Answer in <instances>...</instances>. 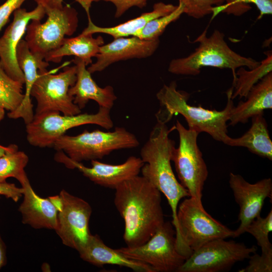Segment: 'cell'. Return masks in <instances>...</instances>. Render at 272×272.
<instances>
[{
  "instance_id": "obj_1",
  "label": "cell",
  "mask_w": 272,
  "mask_h": 272,
  "mask_svg": "<svg viewBox=\"0 0 272 272\" xmlns=\"http://www.w3.org/2000/svg\"><path fill=\"white\" fill-rule=\"evenodd\" d=\"M114 203L124 222L123 240L127 247L146 242L164 223L161 193L139 175L115 189Z\"/></svg>"
},
{
  "instance_id": "obj_2",
  "label": "cell",
  "mask_w": 272,
  "mask_h": 272,
  "mask_svg": "<svg viewBox=\"0 0 272 272\" xmlns=\"http://www.w3.org/2000/svg\"><path fill=\"white\" fill-rule=\"evenodd\" d=\"M171 130L164 123L157 122L153 127L141 149L140 158L144 163L141 172L166 197L172 211V224L176 231L179 202L189 195L178 181L172 169L171 162L175 143L169 137Z\"/></svg>"
},
{
  "instance_id": "obj_3",
  "label": "cell",
  "mask_w": 272,
  "mask_h": 272,
  "mask_svg": "<svg viewBox=\"0 0 272 272\" xmlns=\"http://www.w3.org/2000/svg\"><path fill=\"white\" fill-rule=\"evenodd\" d=\"M232 93V87L226 92L227 101L223 110L208 109L188 104L189 95L178 90L175 81L168 85L164 84L156 94L160 105L156 114L157 121L166 124L174 115L179 114L185 118L189 129L199 133H207L215 140L224 144L229 137L227 122L234 106Z\"/></svg>"
},
{
  "instance_id": "obj_4",
  "label": "cell",
  "mask_w": 272,
  "mask_h": 272,
  "mask_svg": "<svg viewBox=\"0 0 272 272\" xmlns=\"http://www.w3.org/2000/svg\"><path fill=\"white\" fill-rule=\"evenodd\" d=\"M225 35L215 30L207 36V28L193 41L198 47L188 56L173 59L168 66L169 72L178 75L196 76L204 67L228 69L232 71L233 80L236 71L240 67L252 69L260 61L242 56L232 49L224 39Z\"/></svg>"
},
{
  "instance_id": "obj_5",
  "label": "cell",
  "mask_w": 272,
  "mask_h": 272,
  "mask_svg": "<svg viewBox=\"0 0 272 272\" xmlns=\"http://www.w3.org/2000/svg\"><path fill=\"white\" fill-rule=\"evenodd\" d=\"M177 220L176 248L186 259L211 240L233 236L234 231L213 218L190 197L178 207Z\"/></svg>"
},
{
  "instance_id": "obj_6",
  "label": "cell",
  "mask_w": 272,
  "mask_h": 272,
  "mask_svg": "<svg viewBox=\"0 0 272 272\" xmlns=\"http://www.w3.org/2000/svg\"><path fill=\"white\" fill-rule=\"evenodd\" d=\"M140 145L137 137L123 127L113 131L85 130L76 135L65 134L59 137L52 147L62 151L71 160L82 162L101 159L114 151L133 149Z\"/></svg>"
},
{
  "instance_id": "obj_7",
  "label": "cell",
  "mask_w": 272,
  "mask_h": 272,
  "mask_svg": "<svg viewBox=\"0 0 272 272\" xmlns=\"http://www.w3.org/2000/svg\"><path fill=\"white\" fill-rule=\"evenodd\" d=\"M44 8L47 20L41 23L39 20H32L27 25L25 40L31 52L44 59L51 51L58 48L65 36H71L78 26L77 11L69 5L61 8H51L43 0H35Z\"/></svg>"
},
{
  "instance_id": "obj_8",
  "label": "cell",
  "mask_w": 272,
  "mask_h": 272,
  "mask_svg": "<svg viewBox=\"0 0 272 272\" xmlns=\"http://www.w3.org/2000/svg\"><path fill=\"white\" fill-rule=\"evenodd\" d=\"M110 109L99 107L94 114L61 115L50 112L35 115L26 125V138L30 145L39 148L52 147L69 129L85 124H96L109 130L113 127Z\"/></svg>"
},
{
  "instance_id": "obj_9",
  "label": "cell",
  "mask_w": 272,
  "mask_h": 272,
  "mask_svg": "<svg viewBox=\"0 0 272 272\" xmlns=\"http://www.w3.org/2000/svg\"><path fill=\"white\" fill-rule=\"evenodd\" d=\"M174 128L178 133L179 145L174 148L171 160L179 182L187 190L189 197L203 206L202 192L208 171L197 145L199 133L186 128L178 120Z\"/></svg>"
},
{
  "instance_id": "obj_10",
  "label": "cell",
  "mask_w": 272,
  "mask_h": 272,
  "mask_svg": "<svg viewBox=\"0 0 272 272\" xmlns=\"http://www.w3.org/2000/svg\"><path fill=\"white\" fill-rule=\"evenodd\" d=\"M38 77L30 92L37 102L35 115L50 112H61L64 115H76L81 109L74 103L69 94L77 80L76 65L66 66L62 72L52 74L47 70L38 71Z\"/></svg>"
},
{
  "instance_id": "obj_11",
  "label": "cell",
  "mask_w": 272,
  "mask_h": 272,
  "mask_svg": "<svg viewBox=\"0 0 272 272\" xmlns=\"http://www.w3.org/2000/svg\"><path fill=\"white\" fill-rule=\"evenodd\" d=\"M173 227L170 222H165L142 245L117 250L129 259L149 265L154 272L177 271L186 259L177 249Z\"/></svg>"
},
{
  "instance_id": "obj_12",
  "label": "cell",
  "mask_w": 272,
  "mask_h": 272,
  "mask_svg": "<svg viewBox=\"0 0 272 272\" xmlns=\"http://www.w3.org/2000/svg\"><path fill=\"white\" fill-rule=\"evenodd\" d=\"M218 238L194 251L177 272H219L230 269L235 263L249 259L256 252L255 246Z\"/></svg>"
},
{
  "instance_id": "obj_13",
  "label": "cell",
  "mask_w": 272,
  "mask_h": 272,
  "mask_svg": "<svg viewBox=\"0 0 272 272\" xmlns=\"http://www.w3.org/2000/svg\"><path fill=\"white\" fill-rule=\"evenodd\" d=\"M57 226L54 230L65 246L78 251L91 234L89 221L92 209L83 199L62 189L58 194Z\"/></svg>"
},
{
  "instance_id": "obj_14",
  "label": "cell",
  "mask_w": 272,
  "mask_h": 272,
  "mask_svg": "<svg viewBox=\"0 0 272 272\" xmlns=\"http://www.w3.org/2000/svg\"><path fill=\"white\" fill-rule=\"evenodd\" d=\"M54 159L69 169H78L94 183L113 189L123 182L138 175L144 164L141 158L131 156L124 162L116 165L92 160L89 167L71 160L61 151H57Z\"/></svg>"
},
{
  "instance_id": "obj_15",
  "label": "cell",
  "mask_w": 272,
  "mask_h": 272,
  "mask_svg": "<svg viewBox=\"0 0 272 272\" xmlns=\"http://www.w3.org/2000/svg\"><path fill=\"white\" fill-rule=\"evenodd\" d=\"M229 186L233 191L235 200L239 206V227L234 231L233 238L245 232L247 226L260 215L265 199L271 197V178L262 179L255 183H250L239 174L230 173Z\"/></svg>"
},
{
  "instance_id": "obj_16",
  "label": "cell",
  "mask_w": 272,
  "mask_h": 272,
  "mask_svg": "<svg viewBox=\"0 0 272 272\" xmlns=\"http://www.w3.org/2000/svg\"><path fill=\"white\" fill-rule=\"evenodd\" d=\"M35 2L37 7L31 11L20 8L14 12L12 22L0 38V64L11 78L23 84L24 76L17 60V48L29 22L32 20H41L45 15L42 4Z\"/></svg>"
},
{
  "instance_id": "obj_17",
  "label": "cell",
  "mask_w": 272,
  "mask_h": 272,
  "mask_svg": "<svg viewBox=\"0 0 272 272\" xmlns=\"http://www.w3.org/2000/svg\"><path fill=\"white\" fill-rule=\"evenodd\" d=\"M159 44V39L144 40L137 37H119L100 46L96 55L97 60L87 69L91 74L101 72L120 60L143 58L153 54Z\"/></svg>"
},
{
  "instance_id": "obj_18",
  "label": "cell",
  "mask_w": 272,
  "mask_h": 272,
  "mask_svg": "<svg viewBox=\"0 0 272 272\" xmlns=\"http://www.w3.org/2000/svg\"><path fill=\"white\" fill-rule=\"evenodd\" d=\"M18 181L23 190V200L18 209L22 215V222L36 229L55 230L58 210L51 197L43 198L37 195L26 174Z\"/></svg>"
},
{
  "instance_id": "obj_19",
  "label": "cell",
  "mask_w": 272,
  "mask_h": 272,
  "mask_svg": "<svg viewBox=\"0 0 272 272\" xmlns=\"http://www.w3.org/2000/svg\"><path fill=\"white\" fill-rule=\"evenodd\" d=\"M18 64L23 73L25 92L24 99L15 110L10 111L8 116L12 119L22 118L26 124L33 119L34 113L30 98L32 87L38 77V71L47 69L49 63L33 54L25 40L19 42L16 52Z\"/></svg>"
},
{
  "instance_id": "obj_20",
  "label": "cell",
  "mask_w": 272,
  "mask_h": 272,
  "mask_svg": "<svg viewBox=\"0 0 272 272\" xmlns=\"http://www.w3.org/2000/svg\"><path fill=\"white\" fill-rule=\"evenodd\" d=\"M73 61L77 67V80L70 88L69 94L73 98L74 103L82 109L92 100L96 102L99 107L111 109L117 99L113 87H99L92 78L83 60L75 57Z\"/></svg>"
},
{
  "instance_id": "obj_21",
  "label": "cell",
  "mask_w": 272,
  "mask_h": 272,
  "mask_svg": "<svg viewBox=\"0 0 272 272\" xmlns=\"http://www.w3.org/2000/svg\"><path fill=\"white\" fill-rule=\"evenodd\" d=\"M78 252L82 259L96 266L114 265L137 272H154L149 265L129 259L117 249L108 247L97 234H91L86 244Z\"/></svg>"
},
{
  "instance_id": "obj_22",
  "label": "cell",
  "mask_w": 272,
  "mask_h": 272,
  "mask_svg": "<svg viewBox=\"0 0 272 272\" xmlns=\"http://www.w3.org/2000/svg\"><path fill=\"white\" fill-rule=\"evenodd\" d=\"M245 99L233 106L229 120L230 125L245 123L250 118L263 114L265 110L272 109V72L251 88Z\"/></svg>"
},
{
  "instance_id": "obj_23",
  "label": "cell",
  "mask_w": 272,
  "mask_h": 272,
  "mask_svg": "<svg viewBox=\"0 0 272 272\" xmlns=\"http://www.w3.org/2000/svg\"><path fill=\"white\" fill-rule=\"evenodd\" d=\"M177 7L171 4L159 2L154 4L153 10L143 13L141 16L122 24L111 27H101L95 25L92 20L88 21V25L82 34L99 33L111 35L114 39L129 36L137 37L141 30L151 20L172 13Z\"/></svg>"
},
{
  "instance_id": "obj_24",
  "label": "cell",
  "mask_w": 272,
  "mask_h": 272,
  "mask_svg": "<svg viewBox=\"0 0 272 272\" xmlns=\"http://www.w3.org/2000/svg\"><path fill=\"white\" fill-rule=\"evenodd\" d=\"M104 40L101 36L96 38L92 34H82L66 38L57 49L48 53L44 57L47 62H60L65 56L74 55L83 60L86 66L92 63V58L95 57Z\"/></svg>"
},
{
  "instance_id": "obj_25",
  "label": "cell",
  "mask_w": 272,
  "mask_h": 272,
  "mask_svg": "<svg viewBox=\"0 0 272 272\" xmlns=\"http://www.w3.org/2000/svg\"><path fill=\"white\" fill-rule=\"evenodd\" d=\"M251 121L250 127L245 133L237 138L229 137L224 144L246 148L251 153L271 161L272 142L263 114L252 117Z\"/></svg>"
},
{
  "instance_id": "obj_26",
  "label": "cell",
  "mask_w": 272,
  "mask_h": 272,
  "mask_svg": "<svg viewBox=\"0 0 272 272\" xmlns=\"http://www.w3.org/2000/svg\"><path fill=\"white\" fill-rule=\"evenodd\" d=\"M266 57L256 67L247 70L245 67H240L236 71L235 78L233 80V99L239 97L246 98L251 88L268 74L272 72V53L271 51L265 52Z\"/></svg>"
},
{
  "instance_id": "obj_27",
  "label": "cell",
  "mask_w": 272,
  "mask_h": 272,
  "mask_svg": "<svg viewBox=\"0 0 272 272\" xmlns=\"http://www.w3.org/2000/svg\"><path fill=\"white\" fill-rule=\"evenodd\" d=\"M5 154L0 157V183L10 177L18 181L26 173L25 168L29 158L24 152L19 151L15 144L9 145Z\"/></svg>"
},
{
  "instance_id": "obj_28",
  "label": "cell",
  "mask_w": 272,
  "mask_h": 272,
  "mask_svg": "<svg viewBox=\"0 0 272 272\" xmlns=\"http://www.w3.org/2000/svg\"><path fill=\"white\" fill-rule=\"evenodd\" d=\"M23 85L11 78L0 64V104L5 109L12 111L19 106L24 97Z\"/></svg>"
},
{
  "instance_id": "obj_29",
  "label": "cell",
  "mask_w": 272,
  "mask_h": 272,
  "mask_svg": "<svg viewBox=\"0 0 272 272\" xmlns=\"http://www.w3.org/2000/svg\"><path fill=\"white\" fill-rule=\"evenodd\" d=\"M271 231L272 210H270L266 217L261 218L259 215L252 221L247 226L245 232L255 238L261 248L262 254L272 255V246L268 238V234Z\"/></svg>"
},
{
  "instance_id": "obj_30",
  "label": "cell",
  "mask_w": 272,
  "mask_h": 272,
  "mask_svg": "<svg viewBox=\"0 0 272 272\" xmlns=\"http://www.w3.org/2000/svg\"><path fill=\"white\" fill-rule=\"evenodd\" d=\"M183 13L184 7L181 3H179L176 8L170 14L154 19L147 23L137 37L144 40L159 39L166 28L179 19Z\"/></svg>"
},
{
  "instance_id": "obj_31",
  "label": "cell",
  "mask_w": 272,
  "mask_h": 272,
  "mask_svg": "<svg viewBox=\"0 0 272 272\" xmlns=\"http://www.w3.org/2000/svg\"><path fill=\"white\" fill-rule=\"evenodd\" d=\"M184 7V13L200 19L213 13L214 8L224 4L223 0H178Z\"/></svg>"
},
{
  "instance_id": "obj_32",
  "label": "cell",
  "mask_w": 272,
  "mask_h": 272,
  "mask_svg": "<svg viewBox=\"0 0 272 272\" xmlns=\"http://www.w3.org/2000/svg\"><path fill=\"white\" fill-rule=\"evenodd\" d=\"M248 265L239 272H271L272 255L253 253L249 258Z\"/></svg>"
},
{
  "instance_id": "obj_33",
  "label": "cell",
  "mask_w": 272,
  "mask_h": 272,
  "mask_svg": "<svg viewBox=\"0 0 272 272\" xmlns=\"http://www.w3.org/2000/svg\"><path fill=\"white\" fill-rule=\"evenodd\" d=\"M225 4L214 8L213 16L219 13H226L228 15L240 16L251 9L249 4L244 3L242 0H223Z\"/></svg>"
},
{
  "instance_id": "obj_34",
  "label": "cell",
  "mask_w": 272,
  "mask_h": 272,
  "mask_svg": "<svg viewBox=\"0 0 272 272\" xmlns=\"http://www.w3.org/2000/svg\"><path fill=\"white\" fill-rule=\"evenodd\" d=\"M92 2H98L104 1L112 3L115 7V17H121L130 8L137 7L139 8L145 7L148 0H92Z\"/></svg>"
},
{
  "instance_id": "obj_35",
  "label": "cell",
  "mask_w": 272,
  "mask_h": 272,
  "mask_svg": "<svg viewBox=\"0 0 272 272\" xmlns=\"http://www.w3.org/2000/svg\"><path fill=\"white\" fill-rule=\"evenodd\" d=\"M26 0H7L0 6V32L14 12L20 8Z\"/></svg>"
},
{
  "instance_id": "obj_36",
  "label": "cell",
  "mask_w": 272,
  "mask_h": 272,
  "mask_svg": "<svg viewBox=\"0 0 272 272\" xmlns=\"http://www.w3.org/2000/svg\"><path fill=\"white\" fill-rule=\"evenodd\" d=\"M23 188L17 187L15 184L10 183L6 181L0 183V195L11 198L17 202L23 195Z\"/></svg>"
},
{
  "instance_id": "obj_37",
  "label": "cell",
  "mask_w": 272,
  "mask_h": 272,
  "mask_svg": "<svg viewBox=\"0 0 272 272\" xmlns=\"http://www.w3.org/2000/svg\"><path fill=\"white\" fill-rule=\"evenodd\" d=\"M244 3L253 4L259 11L258 19L272 14V0H242Z\"/></svg>"
},
{
  "instance_id": "obj_38",
  "label": "cell",
  "mask_w": 272,
  "mask_h": 272,
  "mask_svg": "<svg viewBox=\"0 0 272 272\" xmlns=\"http://www.w3.org/2000/svg\"><path fill=\"white\" fill-rule=\"evenodd\" d=\"M79 3L85 9L88 16V20H91L90 16V8L92 3V0H75ZM44 3L48 6L54 8L63 7V0H43Z\"/></svg>"
},
{
  "instance_id": "obj_39",
  "label": "cell",
  "mask_w": 272,
  "mask_h": 272,
  "mask_svg": "<svg viewBox=\"0 0 272 272\" xmlns=\"http://www.w3.org/2000/svg\"><path fill=\"white\" fill-rule=\"evenodd\" d=\"M7 263L6 246L0 234V269Z\"/></svg>"
},
{
  "instance_id": "obj_40",
  "label": "cell",
  "mask_w": 272,
  "mask_h": 272,
  "mask_svg": "<svg viewBox=\"0 0 272 272\" xmlns=\"http://www.w3.org/2000/svg\"><path fill=\"white\" fill-rule=\"evenodd\" d=\"M8 147H5L0 145V157L4 155L7 151Z\"/></svg>"
},
{
  "instance_id": "obj_41",
  "label": "cell",
  "mask_w": 272,
  "mask_h": 272,
  "mask_svg": "<svg viewBox=\"0 0 272 272\" xmlns=\"http://www.w3.org/2000/svg\"><path fill=\"white\" fill-rule=\"evenodd\" d=\"M5 116V108L0 104V121L3 120Z\"/></svg>"
}]
</instances>
